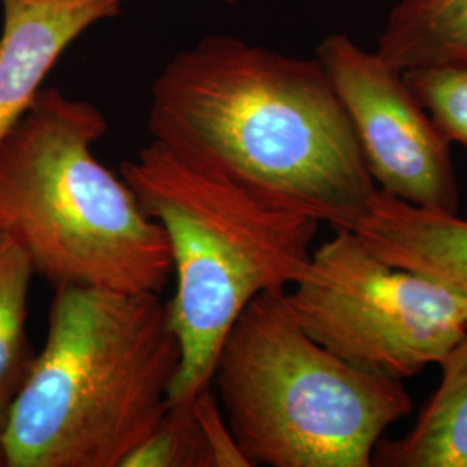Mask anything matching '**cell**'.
Listing matches in <instances>:
<instances>
[{
    "label": "cell",
    "mask_w": 467,
    "mask_h": 467,
    "mask_svg": "<svg viewBox=\"0 0 467 467\" xmlns=\"http://www.w3.org/2000/svg\"><path fill=\"white\" fill-rule=\"evenodd\" d=\"M284 293L251 301L218 351L212 389L237 449L250 467H372L414 407L407 388L318 345Z\"/></svg>",
    "instance_id": "obj_5"
},
{
    "label": "cell",
    "mask_w": 467,
    "mask_h": 467,
    "mask_svg": "<svg viewBox=\"0 0 467 467\" xmlns=\"http://www.w3.org/2000/svg\"><path fill=\"white\" fill-rule=\"evenodd\" d=\"M119 175L167 233L175 279L168 312L182 347L170 401L185 400L212 386L220 347L251 301L305 274L318 222L206 175L156 140Z\"/></svg>",
    "instance_id": "obj_4"
},
{
    "label": "cell",
    "mask_w": 467,
    "mask_h": 467,
    "mask_svg": "<svg viewBox=\"0 0 467 467\" xmlns=\"http://www.w3.org/2000/svg\"><path fill=\"white\" fill-rule=\"evenodd\" d=\"M182 347L158 293L54 289L0 436L5 467H123L167 410Z\"/></svg>",
    "instance_id": "obj_2"
},
{
    "label": "cell",
    "mask_w": 467,
    "mask_h": 467,
    "mask_svg": "<svg viewBox=\"0 0 467 467\" xmlns=\"http://www.w3.org/2000/svg\"><path fill=\"white\" fill-rule=\"evenodd\" d=\"M34 275L26 253L0 231V436L36 357L26 333Z\"/></svg>",
    "instance_id": "obj_13"
},
{
    "label": "cell",
    "mask_w": 467,
    "mask_h": 467,
    "mask_svg": "<svg viewBox=\"0 0 467 467\" xmlns=\"http://www.w3.org/2000/svg\"><path fill=\"white\" fill-rule=\"evenodd\" d=\"M401 75L447 139L467 148V67H414Z\"/></svg>",
    "instance_id": "obj_14"
},
{
    "label": "cell",
    "mask_w": 467,
    "mask_h": 467,
    "mask_svg": "<svg viewBox=\"0 0 467 467\" xmlns=\"http://www.w3.org/2000/svg\"><path fill=\"white\" fill-rule=\"evenodd\" d=\"M0 467H5V457H4V449H2V441H0Z\"/></svg>",
    "instance_id": "obj_15"
},
{
    "label": "cell",
    "mask_w": 467,
    "mask_h": 467,
    "mask_svg": "<svg viewBox=\"0 0 467 467\" xmlns=\"http://www.w3.org/2000/svg\"><path fill=\"white\" fill-rule=\"evenodd\" d=\"M220 2H225V4H234V2H237V0H220Z\"/></svg>",
    "instance_id": "obj_16"
},
{
    "label": "cell",
    "mask_w": 467,
    "mask_h": 467,
    "mask_svg": "<svg viewBox=\"0 0 467 467\" xmlns=\"http://www.w3.org/2000/svg\"><path fill=\"white\" fill-rule=\"evenodd\" d=\"M130 0H0V142L67 47Z\"/></svg>",
    "instance_id": "obj_8"
},
{
    "label": "cell",
    "mask_w": 467,
    "mask_h": 467,
    "mask_svg": "<svg viewBox=\"0 0 467 467\" xmlns=\"http://www.w3.org/2000/svg\"><path fill=\"white\" fill-rule=\"evenodd\" d=\"M106 132L98 106L42 88L0 142V231L54 289L161 295L173 275L167 233L96 158Z\"/></svg>",
    "instance_id": "obj_3"
},
{
    "label": "cell",
    "mask_w": 467,
    "mask_h": 467,
    "mask_svg": "<svg viewBox=\"0 0 467 467\" xmlns=\"http://www.w3.org/2000/svg\"><path fill=\"white\" fill-rule=\"evenodd\" d=\"M350 231L395 267L414 270L467 300V220L378 191Z\"/></svg>",
    "instance_id": "obj_9"
},
{
    "label": "cell",
    "mask_w": 467,
    "mask_h": 467,
    "mask_svg": "<svg viewBox=\"0 0 467 467\" xmlns=\"http://www.w3.org/2000/svg\"><path fill=\"white\" fill-rule=\"evenodd\" d=\"M123 467H250L210 388L167 410Z\"/></svg>",
    "instance_id": "obj_11"
},
{
    "label": "cell",
    "mask_w": 467,
    "mask_h": 467,
    "mask_svg": "<svg viewBox=\"0 0 467 467\" xmlns=\"http://www.w3.org/2000/svg\"><path fill=\"white\" fill-rule=\"evenodd\" d=\"M293 317L318 345L397 379L438 364L467 333V300L414 270L395 267L350 229L312 251L285 293Z\"/></svg>",
    "instance_id": "obj_6"
},
{
    "label": "cell",
    "mask_w": 467,
    "mask_h": 467,
    "mask_svg": "<svg viewBox=\"0 0 467 467\" xmlns=\"http://www.w3.org/2000/svg\"><path fill=\"white\" fill-rule=\"evenodd\" d=\"M378 189L407 204L459 213L461 194L451 140L419 102L401 71L347 35L317 47Z\"/></svg>",
    "instance_id": "obj_7"
},
{
    "label": "cell",
    "mask_w": 467,
    "mask_h": 467,
    "mask_svg": "<svg viewBox=\"0 0 467 467\" xmlns=\"http://www.w3.org/2000/svg\"><path fill=\"white\" fill-rule=\"evenodd\" d=\"M376 52L399 71L467 67V0H400Z\"/></svg>",
    "instance_id": "obj_12"
},
{
    "label": "cell",
    "mask_w": 467,
    "mask_h": 467,
    "mask_svg": "<svg viewBox=\"0 0 467 467\" xmlns=\"http://www.w3.org/2000/svg\"><path fill=\"white\" fill-rule=\"evenodd\" d=\"M148 129L187 165L333 231L379 191L317 57L206 36L154 80Z\"/></svg>",
    "instance_id": "obj_1"
},
{
    "label": "cell",
    "mask_w": 467,
    "mask_h": 467,
    "mask_svg": "<svg viewBox=\"0 0 467 467\" xmlns=\"http://www.w3.org/2000/svg\"><path fill=\"white\" fill-rule=\"evenodd\" d=\"M438 366L441 381L416 424L401 438H381L372 466L467 467V333Z\"/></svg>",
    "instance_id": "obj_10"
}]
</instances>
